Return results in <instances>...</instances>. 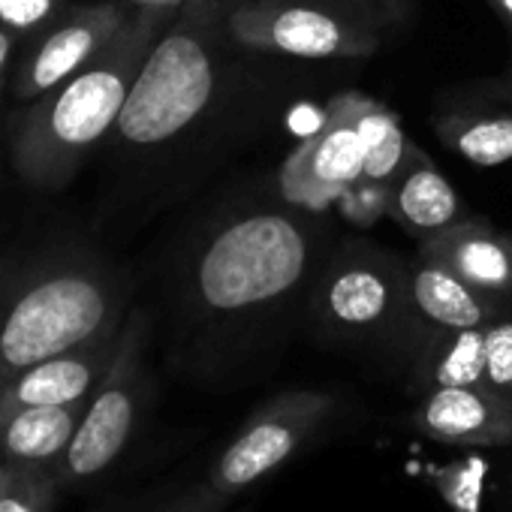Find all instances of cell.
<instances>
[{
  "instance_id": "1",
  "label": "cell",
  "mask_w": 512,
  "mask_h": 512,
  "mask_svg": "<svg viewBox=\"0 0 512 512\" xmlns=\"http://www.w3.org/2000/svg\"><path fill=\"white\" fill-rule=\"evenodd\" d=\"M329 226L284 196L247 199L205 220L169 281V371L205 392L269 377L305 326Z\"/></svg>"
},
{
  "instance_id": "2",
  "label": "cell",
  "mask_w": 512,
  "mask_h": 512,
  "mask_svg": "<svg viewBox=\"0 0 512 512\" xmlns=\"http://www.w3.org/2000/svg\"><path fill=\"white\" fill-rule=\"evenodd\" d=\"M127 275L79 238L0 253V386L25 368L112 335L133 311Z\"/></svg>"
},
{
  "instance_id": "3",
  "label": "cell",
  "mask_w": 512,
  "mask_h": 512,
  "mask_svg": "<svg viewBox=\"0 0 512 512\" xmlns=\"http://www.w3.org/2000/svg\"><path fill=\"white\" fill-rule=\"evenodd\" d=\"M178 7H136L112 43L58 88L4 118L13 172L31 190H61L112 136L127 97Z\"/></svg>"
},
{
  "instance_id": "4",
  "label": "cell",
  "mask_w": 512,
  "mask_h": 512,
  "mask_svg": "<svg viewBox=\"0 0 512 512\" xmlns=\"http://www.w3.org/2000/svg\"><path fill=\"white\" fill-rule=\"evenodd\" d=\"M229 0H187L154 43L127 106L106 139L121 169H148L166 160L220 103L226 82Z\"/></svg>"
},
{
  "instance_id": "5",
  "label": "cell",
  "mask_w": 512,
  "mask_h": 512,
  "mask_svg": "<svg viewBox=\"0 0 512 512\" xmlns=\"http://www.w3.org/2000/svg\"><path fill=\"white\" fill-rule=\"evenodd\" d=\"M305 329L323 344L380 353L404 368L413 347L407 260L371 241L332 244L308 296Z\"/></svg>"
},
{
  "instance_id": "6",
  "label": "cell",
  "mask_w": 512,
  "mask_h": 512,
  "mask_svg": "<svg viewBox=\"0 0 512 512\" xmlns=\"http://www.w3.org/2000/svg\"><path fill=\"white\" fill-rule=\"evenodd\" d=\"M154 320L148 311L133 308L121 326L115 359L85 404L82 422L67 455L58 464L61 485H79L106 473L130 446L139 431L151 395L148 347Z\"/></svg>"
},
{
  "instance_id": "7",
  "label": "cell",
  "mask_w": 512,
  "mask_h": 512,
  "mask_svg": "<svg viewBox=\"0 0 512 512\" xmlns=\"http://www.w3.org/2000/svg\"><path fill=\"white\" fill-rule=\"evenodd\" d=\"M341 413V398L326 389H287L256 407L211 458L205 488L223 503L284 470Z\"/></svg>"
},
{
  "instance_id": "8",
  "label": "cell",
  "mask_w": 512,
  "mask_h": 512,
  "mask_svg": "<svg viewBox=\"0 0 512 512\" xmlns=\"http://www.w3.org/2000/svg\"><path fill=\"white\" fill-rule=\"evenodd\" d=\"M383 25L341 0H241L229 10V34L244 52L284 58H368Z\"/></svg>"
},
{
  "instance_id": "9",
  "label": "cell",
  "mask_w": 512,
  "mask_h": 512,
  "mask_svg": "<svg viewBox=\"0 0 512 512\" xmlns=\"http://www.w3.org/2000/svg\"><path fill=\"white\" fill-rule=\"evenodd\" d=\"M133 10L136 4H130V0L70 4V10L55 25L22 43L7 97L13 103H28L67 82L112 43V37L133 16Z\"/></svg>"
},
{
  "instance_id": "10",
  "label": "cell",
  "mask_w": 512,
  "mask_h": 512,
  "mask_svg": "<svg viewBox=\"0 0 512 512\" xmlns=\"http://www.w3.org/2000/svg\"><path fill=\"white\" fill-rule=\"evenodd\" d=\"M365 142L341 94L326 106L323 124L302 139L278 172V190L287 202L323 214L338 205L347 190L362 178Z\"/></svg>"
},
{
  "instance_id": "11",
  "label": "cell",
  "mask_w": 512,
  "mask_h": 512,
  "mask_svg": "<svg viewBox=\"0 0 512 512\" xmlns=\"http://www.w3.org/2000/svg\"><path fill=\"white\" fill-rule=\"evenodd\" d=\"M353 124L362 133L365 142V169L362 178L347 190V196L338 202L341 217L356 226H374L389 214V196L407 163L416 157L419 145L404 136L401 118L383 106L380 100L362 94V91H341Z\"/></svg>"
},
{
  "instance_id": "12",
  "label": "cell",
  "mask_w": 512,
  "mask_h": 512,
  "mask_svg": "<svg viewBox=\"0 0 512 512\" xmlns=\"http://www.w3.org/2000/svg\"><path fill=\"white\" fill-rule=\"evenodd\" d=\"M407 299H410V320H413L410 356L431 332L491 326L494 320L512 314L509 302H500L476 290L458 272L440 263L437 256H428L422 250H416L413 260H407Z\"/></svg>"
},
{
  "instance_id": "13",
  "label": "cell",
  "mask_w": 512,
  "mask_h": 512,
  "mask_svg": "<svg viewBox=\"0 0 512 512\" xmlns=\"http://www.w3.org/2000/svg\"><path fill=\"white\" fill-rule=\"evenodd\" d=\"M404 425L434 443L461 449L512 446V410L482 386H449L413 398Z\"/></svg>"
},
{
  "instance_id": "14",
  "label": "cell",
  "mask_w": 512,
  "mask_h": 512,
  "mask_svg": "<svg viewBox=\"0 0 512 512\" xmlns=\"http://www.w3.org/2000/svg\"><path fill=\"white\" fill-rule=\"evenodd\" d=\"M118 338L121 329L25 368L10 383L0 386V416L22 407H58L88 401L115 359Z\"/></svg>"
},
{
  "instance_id": "15",
  "label": "cell",
  "mask_w": 512,
  "mask_h": 512,
  "mask_svg": "<svg viewBox=\"0 0 512 512\" xmlns=\"http://www.w3.org/2000/svg\"><path fill=\"white\" fill-rule=\"evenodd\" d=\"M476 290L512 305V235L482 217H461L449 229L419 241Z\"/></svg>"
},
{
  "instance_id": "16",
  "label": "cell",
  "mask_w": 512,
  "mask_h": 512,
  "mask_svg": "<svg viewBox=\"0 0 512 512\" xmlns=\"http://www.w3.org/2000/svg\"><path fill=\"white\" fill-rule=\"evenodd\" d=\"M88 401L58 407H22L0 416V461L25 470H58Z\"/></svg>"
},
{
  "instance_id": "17",
  "label": "cell",
  "mask_w": 512,
  "mask_h": 512,
  "mask_svg": "<svg viewBox=\"0 0 512 512\" xmlns=\"http://www.w3.org/2000/svg\"><path fill=\"white\" fill-rule=\"evenodd\" d=\"M485 341L488 326L431 332L401 368L407 392L419 398L425 392L449 386L485 389Z\"/></svg>"
},
{
  "instance_id": "18",
  "label": "cell",
  "mask_w": 512,
  "mask_h": 512,
  "mask_svg": "<svg viewBox=\"0 0 512 512\" xmlns=\"http://www.w3.org/2000/svg\"><path fill=\"white\" fill-rule=\"evenodd\" d=\"M389 217L413 238L425 241L464 217V202L434 160L419 148L389 196Z\"/></svg>"
},
{
  "instance_id": "19",
  "label": "cell",
  "mask_w": 512,
  "mask_h": 512,
  "mask_svg": "<svg viewBox=\"0 0 512 512\" xmlns=\"http://www.w3.org/2000/svg\"><path fill=\"white\" fill-rule=\"evenodd\" d=\"M437 136L476 166H500L512 160V88L506 97H485L470 106L443 112L434 124Z\"/></svg>"
},
{
  "instance_id": "20",
  "label": "cell",
  "mask_w": 512,
  "mask_h": 512,
  "mask_svg": "<svg viewBox=\"0 0 512 512\" xmlns=\"http://www.w3.org/2000/svg\"><path fill=\"white\" fill-rule=\"evenodd\" d=\"M485 467L479 461H452L428 470V482L446 500L452 512H482V488Z\"/></svg>"
},
{
  "instance_id": "21",
  "label": "cell",
  "mask_w": 512,
  "mask_h": 512,
  "mask_svg": "<svg viewBox=\"0 0 512 512\" xmlns=\"http://www.w3.org/2000/svg\"><path fill=\"white\" fill-rule=\"evenodd\" d=\"M61 479L55 470H19L10 488L0 494V512H52Z\"/></svg>"
},
{
  "instance_id": "22",
  "label": "cell",
  "mask_w": 512,
  "mask_h": 512,
  "mask_svg": "<svg viewBox=\"0 0 512 512\" xmlns=\"http://www.w3.org/2000/svg\"><path fill=\"white\" fill-rule=\"evenodd\" d=\"M70 10V0H0V28L22 43L43 34Z\"/></svg>"
},
{
  "instance_id": "23",
  "label": "cell",
  "mask_w": 512,
  "mask_h": 512,
  "mask_svg": "<svg viewBox=\"0 0 512 512\" xmlns=\"http://www.w3.org/2000/svg\"><path fill=\"white\" fill-rule=\"evenodd\" d=\"M485 389L512 410V314L488 326L485 341Z\"/></svg>"
},
{
  "instance_id": "24",
  "label": "cell",
  "mask_w": 512,
  "mask_h": 512,
  "mask_svg": "<svg viewBox=\"0 0 512 512\" xmlns=\"http://www.w3.org/2000/svg\"><path fill=\"white\" fill-rule=\"evenodd\" d=\"M341 4L365 13L368 19H374L383 28H395L410 19L416 0H341Z\"/></svg>"
},
{
  "instance_id": "25",
  "label": "cell",
  "mask_w": 512,
  "mask_h": 512,
  "mask_svg": "<svg viewBox=\"0 0 512 512\" xmlns=\"http://www.w3.org/2000/svg\"><path fill=\"white\" fill-rule=\"evenodd\" d=\"M226 503L220 497H214L205 482H196L184 491H178L169 503H163L157 512H223Z\"/></svg>"
},
{
  "instance_id": "26",
  "label": "cell",
  "mask_w": 512,
  "mask_h": 512,
  "mask_svg": "<svg viewBox=\"0 0 512 512\" xmlns=\"http://www.w3.org/2000/svg\"><path fill=\"white\" fill-rule=\"evenodd\" d=\"M19 52H22V40L10 31L0 28V100L7 97V88H10V76H13V67L19 61Z\"/></svg>"
},
{
  "instance_id": "27",
  "label": "cell",
  "mask_w": 512,
  "mask_h": 512,
  "mask_svg": "<svg viewBox=\"0 0 512 512\" xmlns=\"http://www.w3.org/2000/svg\"><path fill=\"white\" fill-rule=\"evenodd\" d=\"M485 4L497 13V19L506 25L509 37H512V0H485Z\"/></svg>"
},
{
  "instance_id": "28",
  "label": "cell",
  "mask_w": 512,
  "mask_h": 512,
  "mask_svg": "<svg viewBox=\"0 0 512 512\" xmlns=\"http://www.w3.org/2000/svg\"><path fill=\"white\" fill-rule=\"evenodd\" d=\"M19 470H22V467H10V464L0 461V494H4V491L10 488V482L19 476Z\"/></svg>"
},
{
  "instance_id": "29",
  "label": "cell",
  "mask_w": 512,
  "mask_h": 512,
  "mask_svg": "<svg viewBox=\"0 0 512 512\" xmlns=\"http://www.w3.org/2000/svg\"><path fill=\"white\" fill-rule=\"evenodd\" d=\"M136 7H181L187 0H130Z\"/></svg>"
}]
</instances>
